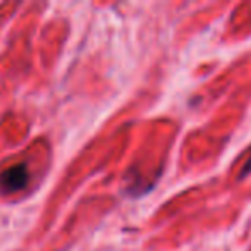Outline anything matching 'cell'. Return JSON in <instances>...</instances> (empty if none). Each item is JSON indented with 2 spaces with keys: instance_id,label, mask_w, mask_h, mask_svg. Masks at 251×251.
Wrapping results in <instances>:
<instances>
[{
  "instance_id": "2",
  "label": "cell",
  "mask_w": 251,
  "mask_h": 251,
  "mask_svg": "<svg viewBox=\"0 0 251 251\" xmlns=\"http://www.w3.org/2000/svg\"><path fill=\"white\" fill-rule=\"evenodd\" d=\"M251 172V157H250V160L246 162V165H244V169H243V172H241V179L243 177H246L248 174Z\"/></svg>"
},
{
  "instance_id": "1",
  "label": "cell",
  "mask_w": 251,
  "mask_h": 251,
  "mask_svg": "<svg viewBox=\"0 0 251 251\" xmlns=\"http://www.w3.org/2000/svg\"><path fill=\"white\" fill-rule=\"evenodd\" d=\"M29 179L28 167L25 164L12 165L0 174V191L2 193H16L26 186Z\"/></svg>"
}]
</instances>
